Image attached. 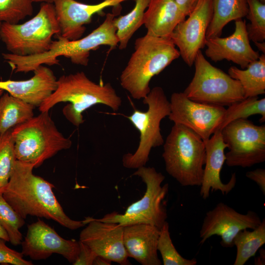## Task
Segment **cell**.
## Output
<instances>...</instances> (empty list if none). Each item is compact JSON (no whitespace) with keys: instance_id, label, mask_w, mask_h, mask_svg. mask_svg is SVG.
Listing matches in <instances>:
<instances>
[{"instance_id":"ab89813d","label":"cell","mask_w":265,"mask_h":265,"mask_svg":"<svg viewBox=\"0 0 265 265\" xmlns=\"http://www.w3.org/2000/svg\"><path fill=\"white\" fill-rule=\"evenodd\" d=\"M255 45L257 46L258 50L262 52L263 53H265V42H255Z\"/></svg>"},{"instance_id":"3957f363","label":"cell","mask_w":265,"mask_h":265,"mask_svg":"<svg viewBox=\"0 0 265 265\" xmlns=\"http://www.w3.org/2000/svg\"><path fill=\"white\" fill-rule=\"evenodd\" d=\"M61 102L69 103L63 107V114L73 125L79 127L84 122L82 113L91 106L103 104L117 111L122 100L110 83H95L83 72H78L60 77L56 89L40 105L39 110L49 111Z\"/></svg>"},{"instance_id":"d6a6232c","label":"cell","mask_w":265,"mask_h":265,"mask_svg":"<svg viewBox=\"0 0 265 265\" xmlns=\"http://www.w3.org/2000/svg\"><path fill=\"white\" fill-rule=\"evenodd\" d=\"M32 0H0V22L18 24L33 11Z\"/></svg>"},{"instance_id":"7c38bea8","label":"cell","mask_w":265,"mask_h":265,"mask_svg":"<svg viewBox=\"0 0 265 265\" xmlns=\"http://www.w3.org/2000/svg\"><path fill=\"white\" fill-rule=\"evenodd\" d=\"M169 120L184 125L197 134L204 141L219 130L224 115V106L194 101L183 92L172 94Z\"/></svg>"},{"instance_id":"d4e9b609","label":"cell","mask_w":265,"mask_h":265,"mask_svg":"<svg viewBox=\"0 0 265 265\" xmlns=\"http://www.w3.org/2000/svg\"><path fill=\"white\" fill-rule=\"evenodd\" d=\"M35 106L3 93L0 97V135L34 116Z\"/></svg>"},{"instance_id":"4fadbf2b","label":"cell","mask_w":265,"mask_h":265,"mask_svg":"<svg viewBox=\"0 0 265 265\" xmlns=\"http://www.w3.org/2000/svg\"><path fill=\"white\" fill-rule=\"evenodd\" d=\"M262 220L254 211L241 213L220 202L206 214L199 232L201 239L200 243L203 244L212 236L217 235L221 237L220 244L222 247H233L234 238L240 230L254 229Z\"/></svg>"},{"instance_id":"277c9868","label":"cell","mask_w":265,"mask_h":265,"mask_svg":"<svg viewBox=\"0 0 265 265\" xmlns=\"http://www.w3.org/2000/svg\"><path fill=\"white\" fill-rule=\"evenodd\" d=\"M180 56L170 37L147 33L136 39L134 51L120 75V84L133 99H143L151 90L152 78Z\"/></svg>"},{"instance_id":"30bf717a","label":"cell","mask_w":265,"mask_h":265,"mask_svg":"<svg viewBox=\"0 0 265 265\" xmlns=\"http://www.w3.org/2000/svg\"><path fill=\"white\" fill-rule=\"evenodd\" d=\"M193 64L194 76L183 92L188 98L222 106H228L245 99L240 82L212 65L201 50L198 52Z\"/></svg>"},{"instance_id":"836d02e7","label":"cell","mask_w":265,"mask_h":265,"mask_svg":"<svg viewBox=\"0 0 265 265\" xmlns=\"http://www.w3.org/2000/svg\"><path fill=\"white\" fill-rule=\"evenodd\" d=\"M4 240L0 238V264L32 265L33 263L24 259L23 255L8 247Z\"/></svg>"},{"instance_id":"ffe728a7","label":"cell","mask_w":265,"mask_h":265,"mask_svg":"<svg viewBox=\"0 0 265 265\" xmlns=\"http://www.w3.org/2000/svg\"><path fill=\"white\" fill-rule=\"evenodd\" d=\"M33 72L34 75L28 80L0 81V89L35 107H39L55 90L57 79L53 71L44 65Z\"/></svg>"},{"instance_id":"8992f818","label":"cell","mask_w":265,"mask_h":265,"mask_svg":"<svg viewBox=\"0 0 265 265\" xmlns=\"http://www.w3.org/2000/svg\"><path fill=\"white\" fill-rule=\"evenodd\" d=\"M11 133L17 159L34 168L58 152L69 149L72 144V141L58 130L49 111L41 112L16 126Z\"/></svg>"},{"instance_id":"7402d4cb","label":"cell","mask_w":265,"mask_h":265,"mask_svg":"<svg viewBox=\"0 0 265 265\" xmlns=\"http://www.w3.org/2000/svg\"><path fill=\"white\" fill-rule=\"evenodd\" d=\"M186 17L175 0H150L143 22L147 33L169 37L177 25Z\"/></svg>"},{"instance_id":"5b68a950","label":"cell","mask_w":265,"mask_h":265,"mask_svg":"<svg viewBox=\"0 0 265 265\" xmlns=\"http://www.w3.org/2000/svg\"><path fill=\"white\" fill-rule=\"evenodd\" d=\"M163 145L167 173L182 186H200L206 157L204 140L186 127L174 124Z\"/></svg>"},{"instance_id":"4dcf8cb0","label":"cell","mask_w":265,"mask_h":265,"mask_svg":"<svg viewBox=\"0 0 265 265\" xmlns=\"http://www.w3.org/2000/svg\"><path fill=\"white\" fill-rule=\"evenodd\" d=\"M157 249L161 254L164 265H196L197 263L195 259L184 258L178 253L170 238L167 221L160 229Z\"/></svg>"},{"instance_id":"9a60e30c","label":"cell","mask_w":265,"mask_h":265,"mask_svg":"<svg viewBox=\"0 0 265 265\" xmlns=\"http://www.w3.org/2000/svg\"><path fill=\"white\" fill-rule=\"evenodd\" d=\"M21 245L23 256L33 260H45L56 253L73 264L80 252L79 241L63 238L40 219L27 226V233Z\"/></svg>"},{"instance_id":"f546056e","label":"cell","mask_w":265,"mask_h":265,"mask_svg":"<svg viewBox=\"0 0 265 265\" xmlns=\"http://www.w3.org/2000/svg\"><path fill=\"white\" fill-rule=\"evenodd\" d=\"M0 223L7 232L9 242L14 245L21 244L23 236L20 229L25 223L24 219L6 201L0 192Z\"/></svg>"},{"instance_id":"e575fe53","label":"cell","mask_w":265,"mask_h":265,"mask_svg":"<svg viewBox=\"0 0 265 265\" xmlns=\"http://www.w3.org/2000/svg\"><path fill=\"white\" fill-rule=\"evenodd\" d=\"M79 241L80 252L74 265H92L97 256L96 254L87 245Z\"/></svg>"},{"instance_id":"83f0119b","label":"cell","mask_w":265,"mask_h":265,"mask_svg":"<svg viewBox=\"0 0 265 265\" xmlns=\"http://www.w3.org/2000/svg\"><path fill=\"white\" fill-rule=\"evenodd\" d=\"M260 114V121H265V98L259 99L258 96L246 98L233 104L226 108L219 130L233 121L239 119H247L250 116Z\"/></svg>"},{"instance_id":"b9f144b4","label":"cell","mask_w":265,"mask_h":265,"mask_svg":"<svg viewBox=\"0 0 265 265\" xmlns=\"http://www.w3.org/2000/svg\"><path fill=\"white\" fill-rule=\"evenodd\" d=\"M3 93H4V90L1 89H0V97L3 94Z\"/></svg>"},{"instance_id":"f35d334b","label":"cell","mask_w":265,"mask_h":265,"mask_svg":"<svg viewBox=\"0 0 265 265\" xmlns=\"http://www.w3.org/2000/svg\"><path fill=\"white\" fill-rule=\"evenodd\" d=\"M0 238L4 240L5 241H9V238L8 235L3 227V226L0 223Z\"/></svg>"},{"instance_id":"6da1fadb","label":"cell","mask_w":265,"mask_h":265,"mask_svg":"<svg viewBox=\"0 0 265 265\" xmlns=\"http://www.w3.org/2000/svg\"><path fill=\"white\" fill-rule=\"evenodd\" d=\"M32 165L17 160L2 195L24 219L28 215L55 221L70 230L85 225L70 218L56 198L52 183L33 173Z\"/></svg>"},{"instance_id":"8fae6325","label":"cell","mask_w":265,"mask_h":265,"mask_svg":"<svg viewBox=\"0 0 265 265\" xmlns=\"http://www.w3.org/2000/svg\"><path fill=\"white\" fill-rule=\"evenodd\" d=\"M229 151L226 164L229 167H249L265 161V125L247 119L232 121L221 130Z\"/></svg>"},{"instance_id":"ee69618b","label":"cell","mask_w":265,"mask_h":265,"mask_svg":"<svg viewBox=\"0 0 265 265\" xmlns=\"http://www.w3.org/2000/svg\"><path fill=\"white\" fill-rule=\"evenodd\" d=\"M1 22H0V26H1Z\"/></svg>"},{"instance_id":"ac0fdd59","label":"cell","mask_w":265,"mask_h":265,"mask_svg":"<svg viewBox=\"0 0 265 265\" xmlns=\"http://www.w3.org/2000/svg\"><path fill=\"white\" fill-rule=\"evenodd\" d=\"M128 0H104L95 4L76 0H53L56 17L60 28L58 35L70 40L81 38L85 31L84 25L91 22L92 16L106 8L115 6Z\"/></svg>"},{"instance_id":"f6af8a7d","label":"cell","mask_w":265,"mask_h":265,"mask_svg":"<svg viewBox=\"0 0 265 265\" xmlns=\"http://www.w3.org/2000/svg\"></svg>"},{"instance_id":"60d3db41","label":"cell","mask_w":265,"mask_h":265,"mask_svg":"<svg viewBox=\"0 0 265 265\" xmlns=\"http://www.w3.org/2000/svg\"><path fill=\"white\" fill-rule=\"evenodd\" d=\"M53 0H32L34 2H50L53 3Z\"/></svg>"},{"instance_id":"cb8c5ba5","label":"cell","mask_w":265,"mask_h":265,"mask_svg":"<svg viewBox=\"0 0 265 265\" xmlns=\"http://www.w3.org/2000/svg\"><path fill=\"white\" fill-rule=\"evenodd\" d=\"M228 75L241 85L245 98L256 97L265 93V54L251 63L245 69L231 66Z\"/></svg>"},{"instance_id":"4316f807","label":"cell","mask_w":265,"mask_h":265,"mask_svg":"<svg viewBox=\"0 0 265 265\" xmlns=\"http://www.w3.org/2000/svg\"><path fill=\"white\" fill-rule=\"evenodd\" d=\"M150 1V0H135V5L130 12L114 18L120 50L126 48L132 36L143 25L144 13Z\"/></svg>"},{"instance_id":"9c48e42d","label":"cell","mask_w":265,"mask_h":265,"mask_svg":"<svg viewBox=\"0 0 265 265\" xmlns=\"http://www.w3.org/2000/svg\"><path fill=\"white\" fill-rule=\"evenodd\" d=\"M132 175L140 177L146 185L142 197L128 207L124 213L113 212L97 219L123 226L143 223L160 229L167 218L166 209L162 203L169 187L168 184L161 186L164 176L154 167L145 166L137 168Z\"/></svg>"},{"instance_id":"2e32d148","label":"cell","mask_w":265,"mask_h":265,"mask_svg":"<svg viewBox=\"0 0 265 265\" xmlns=\"http://www.w3.org/2000/svg\"><path fill=\"white\" fill-rule=\"evenodd\" d=\"M82 221L87 225L81 231L80 241L89 246L97 256L121 265H131L124 244V226L89 216Z\"/></svg>"},{"instance_id":"ba28073f","label":"cell","mask_w":265,"mask_h":265,"mask_svg":"<svg viewBox=\"0 0 265 265\" xmlns=\"http://www.w3.org/2000/svg\"><path fill=\"white\" fill-rule=\"evenodd\" d=\"M143 103L148 106L146 111L135 109L127 117L140 133L136 150L123 156V165L128 169L145 166L151 149L163 145L164 142L160 125L161 120L170 114V104L164 90L160 86L154 87L143 99Z\"/></svg>"},{"instance_id":"e0dca14e","label":"cell","mask_w":265,"mask_h":265,"mask_svg":"<svg viewBox=\"0 0 265 265\" xmlns=\"http://www.w3.org/2000/svg\"><path fill=\"white\" fill-rule=\"evenodd\" d=\"M235 25L234 32L228 37L206 38L205 53L213 62L225 59L239 65L243 69L258 59L260 55L251 46L245 20H237Z\"/></svg>"},{"instance_id":"d6986e66","label":"cell","mask_w":265,"mask_h":265,"mask_svg":"<svg viewBox=\"0 0 265 265\" xmlns=\"http://www.w3.org/2000/svg\"><path fill=\"white\" fill-rule=\"evenodd\" d=\"M204 141L206 157L200 194L204 199H207L210 196V190H219L223 195L229 193L235 186L237 177L236 173H233L226 184L220 178V172L226 161L224 151L228 147L223 140L221 131L217 130Z\"/></svg>"},{"instance_id":"44dd1931","label":"cell","mask_w":265,"mask_h":265,"mask_svg":"<svg viewBox=\"0 0 265 265\" xmlns=\"http://www.w3.org/2000/svg\"><path fill=\"white\" fill-rule=\"evenodd\" d=\"M160 229L147 224L124 226L123 241L129 257L142 265H161L157 244Z\"/></svg>"},{"instance_id":"484cf974","label":"cell","mask_w":265,"mask_h":265,"mask_svg":"<svg viewBox=\"0 0 265 265\" xmlns=\"http://www.w3.org/2000/svg\"><path fill=\"white\" fill-rule=\"evenodd\" d=\"M265 243V219L252 231L247 229L240 230L234 240L237 248L234 265H244L249 259L254 256L257 251Z\"/></svg>"},{"instance_id":"603a6c76","label":"cell","mask_w":265,"mask_h":265,"mask_svg":"<svg viewBox=\"0 0 265 265\" xmlns=\"http://www.w3.org/2000/svg\"><path fill=\"white\" fill-rule=\"evenodd\" d=\"M212 3L213 15L206 38L220 36L227 24L241 19L248 13L246 0H212Z\"/></svg>"},{"instance_id":"d590c367","label":"cell","mask_w":265,"mask_h":265,"mask_svg":"<svg viewBox=\"0 0 265 265\" xmlns=\"http://www.w3.org/2000/svg\"><path fill=\"white\" fill-rule=\"evenodd\" d=\"M246 177L255 182L259 186L264 195H265V170L263 168H257L246 172Z\"/></svg>"},{"instance_id":"1f68e13d","label":"cell","mask_w":265,"mask_h":265,"mask_svg":"<svg viewBox=\"0 0 265 265\" xmlns=\"http://www.w3.org/2000/svg\"><path fill=\"white\" fill-rule=\"evenodd\" d=\"M248 13L245 16L250 21L246 30L250 40L254 43L265 40V2L260 0H246Z\"/></svg>"},{"instance_id":"8d00e7d4","label":"cell","mask_w":265,"mask_h":265,"mask_svg":"<svg viewBox=\"0 0 265 265\" xmlns=\"http://www.w3.org/2000/svg\"><path fill=\"white\" fill-rule=\"evenodd\" d=\"M199 0H175L179 8L187 17L194 10Z\"/></svg>"},{"instance_id":"74e56055","label":"cell","mask_w":265,"mask_h":265,"mask_svg":"<svg viewBox=\"0 0 265 265\" xmlns=\"http://www.w3.org/2000/svg\"><path fill=\"white\" fill-rule=\"evenodd\" d=\"M112 262L104 257L97 256L95 258L93 265H110Z\"/></svg>"},{"instance_id":"5bb4252c","label":"cell","mask_w":265,"mask_h":265,"mask_svg":"<svg viewBox=\"0 0 265 265\" xmlns=\"http://www.w3.org/2000/svg\"><path fill=\"white\" fill-rule=\"evenodd\" d=\"M212 15V0H199L188 18L177 25L169 37L189 67L193 65L198 52L205 47Z\"/></svg>"},{"instance_id":"f1b7e54d","label":"cell","mask_w":265,"mask_h":265,"mask_svg":"<svg viewBox=\"0 0 265 265\" xmlns=\"http://www.w3.org/2000/svg\"><path fill=\"white\" fill-rule=\"evenodd\" d=\"M12 129L0 135V192L1 193L8 183L17 160Z\"/></svg>"},{"instance_id":"7bdbcfd3","label":"cell","mask_w":265,"mask_h":265,"mask_svg":"<svg viewBox=\"0 0 265 265\" xmlns=\"http://www.w3.org/2000/svg\"><path fill=\"white\" fill-rule=\"evenodd\" d=\"M260 0L263 2H265V0Z\"/></svg>"},{"instance_id":"7a4b0ae2","label":"cell","mask_w":265,"mask_h":265,"mask_svg":"<svg viewBox=\"0 0 265 265\" xmlns=\"http://www.w3.org/2000/svg\"><path fill=\"white\" fill-rule=\"evenodd\" d=\"M115 15L106 14L104 22L90 33L83 38L70 40L57 35L49 50L41 54L20 56L11 53H3L2 56L15 73H27L34 71L42 65H58L59 56L70 59L76 65L87 66L91 51L106 45L111 48L119 44L116 28L113 23Z\"/></svg>"},{"instance_id":"52a82bcc","label":"cell","mask_w":265,"mask_h":265,"mask_svg":"<svg viewBox=\"0 0 265 265\" xmlns=\"http://www.w3.org/2000/svg\"><path fill=\"white\" fill-rule=\"evenodd\" d=\"M60 28L53 3L44 2L38 13L22 24L1 23L0 40L9 53L28 56L48 51Z\"/></svg>"}]
</instances>
